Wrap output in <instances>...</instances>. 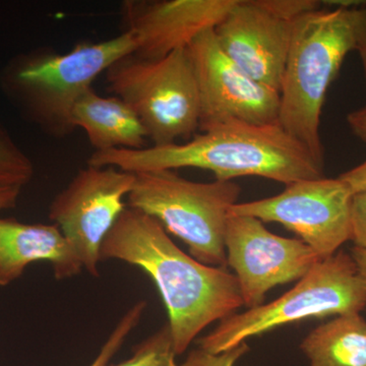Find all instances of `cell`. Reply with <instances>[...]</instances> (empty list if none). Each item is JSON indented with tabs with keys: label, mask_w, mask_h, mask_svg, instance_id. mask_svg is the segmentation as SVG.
Masks as SVG:
<instances>
[{
	"label": "cell",
	"mask_w": 366,
	"mask_h": 366,
	"mask_svg": "<svg viewBox=\"0 0 366 366\" xmlns=\"http://www.w3.org/2000/svg\"><path fill=\"white\" fill-rule=\"evenodd\" d=\"M100 257L137 267L153 280L167 310L177 355L212 322L243 307L234 274L185 254L155 218L139 209L127 207L106 236Z\"/></svg>",
	"instance_id": "6da1fadb"
},
{
	"label": "cell",
	"mask_w": 366,
	"mask_h": 366,
	"mask_svg": "<svg viewBox=\"0 0 366 366\" xmlns=\"http://www.w3.org/2000/svg\"><path fill=\"white\" fill-rule=\"evenodd\" d=\"M202 132L187 143L94 152L88 165L134 174L197 168L211 171L221 182L257 177L286 185L322 177L324 167L279 124L227 122Z\"/></svg>",
	"instance_id": "7a4b0ae2"
},
{
	"label": "cell",
	"mask_w": 366,
	"mask_h": 366,
	"mask_svg": "<svg viewBox=\"0 0 366 366\" xmlns=\"http://www.w3.org/2000/svg\"><path fill=\"white\" fill-rule=\"evenodd\" d=\"M132 31L102 42H81L66 52L41 47L20 53L0 69V91L21 117L54 139L76 131L74 105L100 74L134 54Z\"/></svg>",
	"instance_id": "3957f363"
},
{
	"label": "cell",
	"mask_w": 366,
	"mask_h": 366,
	"mask_svg": "<svg viewBox=\"0 0 366 366\" xmlns=\"http://www.w3.org/2000/svg\"><path fill=\"white\" fill-rule=\"evenodd\" d=\"M366 31V6L315 9L296 21L280 90L278 124L325 166L320 127L330 86Z\"/></svg>",
	"instance_id": "277c9868"
},
{
	"label": "cell",
	"mask_w": 366,
	"mask_h": 366,
	"mask_svg": "<svg viewBox=\"0 0 366 366\" xmlns=\"http://www.w3.org/2000/svg\"><path fill=\"white\" fill-rule=\"evenodd\" d=\"M240 192L233 182H197L173 170L150 171L137 173L127 207L155 218L187 245L197 261L226 268L229 211Z\"/></svg>",
	"instance_id": "5b68a950"
},
{
	"label": "cell",
	"mask_w": 366,
	"mask_h": 366,
	"mask_svg": "<svg viewBox=\"0 0 366 366\" xmlns=\"http://www.w3.org/2000/svg\"><path fill=\"white\" fill-rule=\"evenodd\" d=\"M365 307V281L351 254L340 250L317 262L276 300L221 320L199 345L209 353H221L276 327L310 317L360 314Z\"/></svg>",
	"instance_id": "8992f818"
},
{
	"label": "cell",
	"mask_w": 366,
	"mask_h": 366,
	"mask_svg": "<svg viewBox=\"0 0 366 366\" xmlns=\"http://www.w3.org/2000/svg\"><path fill=\"white\" fill-rule=\"evenodd\" d=\"M105 76L108 90L134 110L153 146L177 143L199 129V88L187 49L157 59L127 55Z\"/></svg>",
	"instance_id": "52a82bcc"
},
{
	"label": "cell",
	"mask_w": 366,
	"mask_h": 366,
	"mask_svg": "<svg viewBox=\"0 0 366 366\" xmlns=\"http://www.w3.org/2000/svg\"><path fill=\"white\" fill-rule=\"evenodd\" d=\"M315 0H237L216 26L229 59L255 81L280 93L296 21L320 9Z\"/></svg>",
	"instance_id": "ba28073f"
},
{
	"label": "cell",
	"mask_w": 366,
	"mask_h": 366,
	"mask_svg": "<svg viewBox=\"0 0 366 366\" xmlns=\"http://www.w3.org/2000/svg\"><path fill=\"white\" fill-rule=\"evenodd\" d=\"M353 194L341 178L322 177L291 183L277 196L235 204L229 214L281 224L324 259L351 240Z\"/></svg>",
	"instance_id": "9c48e42d"
},
{
	"label": "cell",
	"mask_w": 366,
	"mask_h": 366,
	"mask_svg": "<svg viewBox=\"0 0 366 366\" xmlns=\"http://www.w3.org/2000/svg\"><path fill=\"white\" fill-rule=\"evenodd\" d=\"M136 174L86 165L53 199L49 219L78 255L83 269L98 277L101 247L124 213Z\"/></svg>",
	"instance_id": "30bf717a"
},
{
	"label": "cell",
	"mask_w": 366,
	"mask_h": 366,
	"mask_svg": "<svg viewBox=\"0 0 366 366\" xmlns=\"http://www.w3.org/2000/svg\"><path fill=\"white\" fill-rule=\"evenodd\" d=\"M187 51L199 88L202 131L227 122L278 124L280 93L255 81L229 59L214 30L201 34Z\"/></svg>",
	"instance_id": "8fae6325"
},
{
	"label": "cell",
	"mask_w": 366,
	"mask_h": 366,
	"mask_svg": "<svg viewBox=\"0 0 366 366\" xmlns=\"http://www.w3.org/2000/svg\"><path fill=\"white\" fill-rule=\"evenodd\" d=\"M227 266L234 271L243 305H262L271 289L300 280L320 261L300 239L274 234L254 217L229 214L225 233Z\"/></svg>",
	"instance_id": "7c38bea8"
},
{
	"label": "cell",
	"mask_w": 366,
	"mask_h": 366,
	"mask_svg": "<svg viewBox=\"0 0 366 366\" xmlns=\"http://www.w3.org/2000/svg\"><path fill=\"white\" fill-rule=\"evenodd\" d=\"M237 0H162L124 4L127 29L143 59H157L187 49L201 34L215 30Z\"/></svg>",
	"instance_id": "4fadbf2b"
},
{
	"label": "cell",
	"mask_w": 366,
	"mask_h": 366,
	"mask_svg": "<svg viewBox=\"0 0 366 366\" xmlns=\"http://www.w3.org/2000/svg\"><path fill=\"white\" fill-rule=\"evenodd\" d=\"M36 262H49L59 280L83 271L78 255L55 224L0 218V287L18 280Z\"/></svg>",
	"instance_id": "5bb4252c"
},
{
	"label": "cell",
	"mask_w": 366,
	"mask_h": 366,
	"mask_svg": "<svg viewBox=\"0 0 366 366\" xmlns=\"http://www.w3.org/2000/svg\"><path fill=\"white\" fill-rule=\"evenodd\" d=\"M76 129L85 132L95 152L146 148V129L134 110L122 99L102 97L89 89L72 112Z\"/></svg>",
	"instance_id": "9a60e30c"
},
{
	"label": "cell",
	"mask_w": 366,
	"mask_h": 366,
	"mask_svg": "<svg viewBox=\"0 0 366 366\" xmlns=\"http://www.w3.org/2000/svg\"><path fill=\"white\" fill-rule=\"evenodd\" d=\"M300 348L310 366H366V320L360 314L339 315L312 330Z\"/></svg>",
	"instance_id": "2e32d148"
},
{
	"label": "cell",
	"mask_w": 366,
	"mask_h": 366,
	"mask_svg": "<svg viewBox=\"0 0 366 366\" xmlns=\"http://www.w3.org/2000/svg\"><path fill=\"white\" fill-rule=\"evenodd\" d=\"M34 172L32 160L0 122V187H23L32 179Z\"/></svg>",
	"instance_id": "e0dca14e"
},
{
	"label": "cell",
	"mask_w": 366,
	"mask_h": 366,
	"mask_svg": "<svg viewBox=\"0 0 366 366\" xmlns=\"http://www.w3.org/2000/svg\"><path fill=\"white\" fill-rule=\"evenodd\" d=\"M175 356L169 326L166 324L134 347L131 358L112 366H180Z\"/></svg>",
	"instance_id": "ac0fdd59"
},
{
	"label": "cell",
	"mask_w": 366,
	"mask_h": 366,
	"mask_svg": "<svg viewBox=\"0 0 366 366\" xmlns=\"http://www.w3.org/2000/svg\"><path fill=\"white\" fill-rule=\"evenodd\" d=\"M247 342L221 353H209L202 348L194 349L180 366H234L236 361L249 352Z\"/></svg>",
	"instance_id": "d6986e66"
},
{
	"label": "cell",
	"mask_w": 366,
	"mask_h": 366,
	"mask_svg": "<svg viewBox=\"0 0 366 366\" xmlns=\"http://www.w3.org/2000/svg\"><path fill=\"white\" fill-rule=\"evenodd\" d=\"M351 240L366 249V189L353 194L351 206Z\"/></svg>",
	"instance_id": "ffe728a7"
},
{
	"label": "cell",
	"mask_w": 366,
	"mask_h": 366,
	"mask_svg": "<svg viewBox=\"0 0 366 366\" xmlns=\"http://www.w3.org/2000/svg\"><path fill=\"white\" fill-rule=\"evenodd\" d=\"M129 334H131V329L127 325H117L106 340L104 345L101 348L97 357L91 363L90 366H108V363L124 345Z\"/></svg>",
	"instance_id": "44dd1931"
},
{
	"label": "cell",
	"mask_w": 366,
	"mask_h": 366,
	"mask_svg": "<svg viewBox=\"0 0 366 366\" xmlns=\"http://www.w3.org/2000/svg\"><path fill=\"white\" fill-rule=\"evenodd\" d=\"M341 178L344 182L350 187L353 194L366 189V160L360 165L356 166L352 169L346 171L341 174Z\"/></svg>",
	"instance_id": "7402d4cb"
},
{
	"label": "cell",
	"mask_w": 366,
	"mask_h": 366,
	"mask_svg": "<svg viewBox=\"0 0 366 366\" xmlns=\"http://www.w3.org/2000/svg\"><path fill=\"white\" fill-rule=\"evenodd\" d=\"M347 122L353 134L366 144V105L360 109L349 113Z\"/></svg>",
	"instance_id": "603a6c76"
},
{
	"label": "cell",
	"mask_w": 366,
	"mask_h": 366,
	"mask_svg": "<svg viewBox=\"0 0 366 366\" xmlns=\"http://www.w3.org/2000/svg\"><path fill=\"white\" fill-rule=\"evenodd\" d=\"M21 189L20 187H0V212L14 209L18 204Z\"/></svg>",
	"instance_id": "cb8c5ba5"
},
{
	"label": "cell",
	"mask_w": 366,
	"mask_h": 366,
	"mask_svg": "<svg viewBox=\"0 0 366 366\" xmlns=\"http://www.w3.org/2000/svg\"><path fill=\"white\" fill-rule=\"evenodd\" d=\"M350 254L354 262H355L361 278L363 279L366 285V249L354 245L353 249H351Z\"/></svg>",
	"instance_id": "d4e9b609"
},
{
	"label": "cell",
	"mask_w": 366,
	"mask_h": 366,
	"mask_svg": "<svg viewBox=\"0 0 366 366\" xmlns=\"http://www.w3.org/2000/svg\"><path fill=\"white\" fill-rule=\"evenodd\" d=\"M356 51L360 53L366 81V31L360 36V40H358L357 46H356Z\"/></svg>",
	"instance_id": "484cf974"
}]
</instances>
